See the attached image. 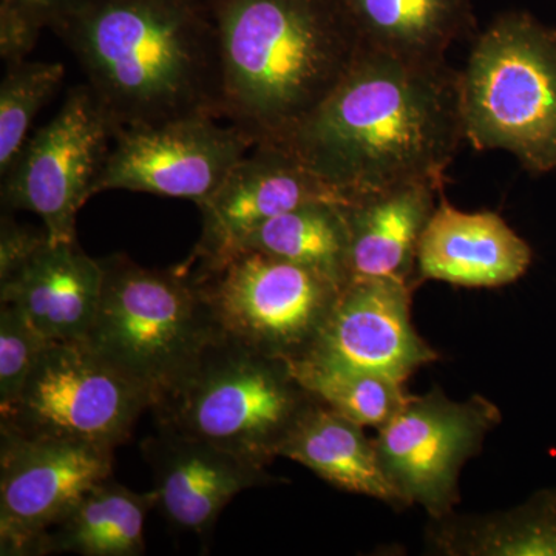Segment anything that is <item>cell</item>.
I'll return each instance as SVG.
<instances>
[{
  "label": "cell",
  "instance_id": "3957f363",
  "mask_svg": "<svg viewBox=\"0 0 556 556\" xmlns=\"http://www.w3.org/2000/svg\"><path fill=\"white\" fill-rule=\"evenodd\" d=\"M222 119L280 144L338 89L365 42L343 0H207Z\"/></svg>",
  "mask_w": 556,
  "mask_h": 556
},
{
  "label": "cell",
  "instance_id": "484cf974",
  "mask_svg": "<svg viewBox=\"0 0 556 556\" xmlns=\"http://www.w3.org/2000/svg\"><path fill=\"white\" fill-rule=\"evenodd\" d=\"M50 340L11 303L0 306V415L16 405Z\"/></svg>",
  "mask_w": 556,
  "mask_h": 556
},
{
  "label": "cell",
  "instance_id": "d6986e66",
  "mask_svg": "<svg viewBox=\"0 0 556 556\" xmlns=\"http://www.w3.org/2000/svg\"><path fill=\"white\" fill-rule=\"evenodd\" d=\"M278 456L309 468L336 489L407 507L380 464L364 427L314 399L288 431Z\"/></svg>",
  "mask_w": 556,
  "mask_h": 556
},
{
  "label": "cell",
  "instance_id": "d4e9b609",
  "mask_svg": "<svg viewBox=\"0 0 556 556\" xmlns=\"http://www.w3.org/2000/svg\"><path fill=\"white\" fill-rule=\"evenodd\" d=\"M62 62L17 61L5 64L0 84V175L20 155L40 110L64 84Z\"/></svg>",
  "mask_w": 556,
  "mask_h": 556
},
{
  "label": "cell",
  "instance_id": "4316f807",
  "mask_svg": "<svg viewBox=\"0 0 556 556\" xmlns=\"http://www.w3.org/2000/svg\"><path fill=\"white\" fill-rule=\"evenodd\" d=\"M50 240L46 229L28 228L3 214L0 222V281L17 273Z\"/></svg>",
  "mask_w": 556,
  "mask_h": 556
},
{
  "label": "cell",
  "instance_id": "2e32d148",
  "mask_svg": "<svg viewBox=\"0 0 556 556\" xmlns=\"http://www.w3.org/2000/svg\"><path fill=\"white\" fill-rule=\"evenodd\" d=\"M532 249L492 211L466 212L444 193L417 248L416 280L466 288H500L519 280Z\"/></svg>",
  "mask_w": 556,
  "mask_h": 556
},
{
  "label": "cell",
  "instance_id": "4fadbf2b",
  "mask_svg": "<svg viewBox=\"0 0 556 556\" xmlns=\"http://www.w3.org/2000/svg\"><path fill=\"white\" fill-rule=\"evenodd\" d=\"M415 289V283L394 278L348 281L306 357L372 372L405 386L417 369L439 358L438 351L413 327Z\"/></svg>",
  "mask_w": 556,
  "mask_h": 556
},
{
  "label": "cell",
  "instance_id": "277c9868",
  "mask_svg": "<svg viewBox=\"0 0 556 556\" xmlns=\"http://www.w3.org/2000/svg\"><path fill=\"white\" fill-rule=\"evenodd\" d=\"M100 262V308L86 342L160 407L223 334L186 266L150 269L124 254Z\"/></svg>",
  "mask_w": 556,
  "mask_h": 556
},
{
  "label": "cell",
  "instance_id": "7402d4cb",
  "mask_svg": "<svg viewBox=\"0 0 556 556\" xmlns=\"http://www.w3.org/2000/svg\"><path fill=\"white\" fill-rule=\"evenodd\" d=\"M430 538L442 555L556 556V492L485 517L433 519Z\"/></svg>",
  "mask_w": 556,
  "mask_h": 556
},
{
  "label": "cell",
  "instance_id": "8992f818",
  "mask_svg": "<svg viewBox=\"0 0 556 556\" xmlns=\"http://www.w3.org/2000/svg\"><path fill=\"white\" fill-rule=\"evenodd\" d=\"M313 401L289 362L219 336L153 413L159 426L266 467Z\"/></svg>",
  "mask_w": 556,
  "mask_h": 556
},
{
  "label": "cell",
  "instance_id": "8fae6325",
  "mask_svg": "<svg viewBox=\"0 0 556 556\" xmlns=\"http://www.w3.org/2000/svg\"><path fill=\"white\" fill-rule=\"evenodd\" d=\"M189 116L116 131L94 195L129 190L206 203L229 172L257 146L233 124Z\"/></svg>",
  "mask_w": 556,
  "mask_h": 556
},
{
  "label": "cell",
  "instance_id": "5bb4252c",
  "mask_svg": "<svg viewBox=\"0 0 556 556\" xmlns=\"http://www.w3.org/2000/svg\"><path fill=\"white\" fill-rule=\"evenodd\" d=\"M320 201L350 203L291 150L273 142L254 146L214 195L201 204L203 228L189 262L223 257L268 219Z\"/></svg>",
  "mask_w": 556,
  "mask_h": 556
},
{
  "label": "cell",
  "instance_id": "9c48e42d",
  "mask_svg": "<svg viewBox=\"0 0 556 556\" xmlns=\"http://www.w3.org/2000/svg\"><path fill=\"white\" fill-rule=\"evenodd\" d=\"M115 134L90 87H73L2 175L3 207L38 215L51 244L73 243L76 217L94 195Z\"/></svg>",
  "mask_w": 556,
  "mask_h": 556
},
{
  "label": "cell",
  "instance_id": "44dd1931",
  "mask_svg": "<svg viewBox=\"0 0 556 556\" xmlns=\"http://www.w3.org/2000/svg\"><path fill=\"white\" fill-rule=\"evenodd\" d=\"M156 507L155 492L138 493L105 479L89 490L67 517L43 538L40 555H144V525Z\"/></svg>",
  "mask_w": 556,
  "mask_h": 556
},
{
  "label": "cell",
  "instance_id": "e0dca14e",
  "mask_svg": "<svg viewBox=\"0 0 556 556\" xmlns=\"http://www.w3.org/2000/svg\"><path fill=\"white\" fill-rule=\"evenodd\" d=\"M101 289V262L87 255L78 241L47 243L0 281V303L24 311L50 342L86 340L100 308Z\"/></svg>",
  "mask_w": 556,
  "mask_h": 556
},
{
  "label": "cell",
  "instance_id": "ffe728a7",
  "mask_svg": "<svg viewBox=\"0 0 556 556\" xmlns=\"http://www.w3.org/2000/svg\"><path fill=\"white\" fill-rule=\"evenodd\" d=\"M369 49L422 64L445 62L477 28L473 0H343Z\"/></svg>",
  "mask_w": 556,
  "mask_h": 556
},
{
  "label": "cell",
  "instance_id": "30bf717a",
  "mask_svg": "<svg viewBox=\"0 0 556 556\" xmlns=\"http://www.w3.org/2000/svg\"><path fill=\"white\" fill-rule=\"evenodd\" d=\"M500 422V409L479 394L456 402L433 390L409 394L375 442L383 471L405 504H419L441 519L459 503L460 470Z\"/></svg>",
  "mask_w": 556,
  "mask_h": 556
},
{
  "label": "cell",
  "instance_id": "52a82bcc",
  "mask_svg": "<svg viewBox=\"0 0 556 556\" xmlns=\"http://www.w3.org/2000/svg\"><path fill=\"white\" fill-rule=\"evenodd\" d=\"M188 269L223 336L287 362L313 351L343 289L321 274L252 249Z\"/></svg>",
  "mask_w": 556,
  "mask_h": 556
},
{
  "label": "cell",
  "instance_id": "9a60e30c",
  "mask_svg": "<svg viewBox=\"0 0 556 556\" xmlns=\"http://www.w3.org/2000/svg\"><path fill=\"white\" fill-rule=\"evenodd\" d=\"M156 507L170 525L207 536L233 496L274 481L266 467L167 426L142 442Z\"/></svg>",
  "mask_w": 556,
  "mask_h": 556
},
{
  "label": "cell",
  "instance_id": "ba28073f",
  "mask_svg": "<svg viewBox=\"0 0 556 556\" xmlns=\"http://www.w3.org/2000/svg\"><path fill=\"white\" fill-rule=\"evenodd\" d=\"M148 397L86 342H50L0 431L118 447Z\"/></svg>",
  "mask_w": 556,
  "mask_h": 556
},
{
  "label": "cell",
  "instance_id": "5b68a950",
  "mask_svg": "<svg viewBox=\"0 0 556 556\" xmlns=\"http://www.w3.org/2000/svg\"><path fill=\"white\" fill-rule=\"evenodd\" d=\"M459 105L471 148L556 170V31L527 11L496 16L459 72Z\"/></svg>",
  "mask_w": 556,
  "mask_h": 556
},
{
  "label": "cell",
  "instance_id": "83f0119b",
  "mask_svg": "<svg viewBox=\"0 0 556 556\" xmlns=\"http://www.w3.org/2000/svg\"><path fill=\"white\" fill-rule=\"evenodd\" d=\"M84 0H0V16L24 22L36 35L54 31Z\"/></svg>",
  "mask_w": 556,
  "mask_h": 556
},
{
  "label": "cell",
  "instance_id": "7a4b0ae2",
  "mask_svg": "<svg viewBox=\"0 0 556 556\" xmlns=\"http://www.w3.org/2000/svg\"><path fill=\"white\" fill-rule=\"evenodd\" d=\"M53 33L116 131L189 116L222 119L207 0H84Z\"/></svg>",
  "mask_w": 556,
  "mask_h": 556
},
{
  "label": "cell",
  "instance_id": "cb8c5ba5",
  "mask_svg": "<svg viewBox=\"0 0 556 556\" xmlns=\"http://www.w3.org/2000/svg\"><path fill=\"white\" fill-rule=\"evenodd\" d=\"M289 367L311 396L364 428L379 430L409 397L402 383L320 358H299Z\"/></svg>",
  "mask_w": 556,
  "mask_h": 556
},
{
  "label": "cell",
  "instance_id": "603a6c76",
  "mask_svg": "<svg viewBox=\"0 0 556 556\" xmlns=\"http://www.w3.org/2000/svg\"><path fill=\"white\" fill-rule=\"evenodd\" d=\"M239 249H252L321 274L345 288L350 281V230L340 203H309L268 219Z\"/></svg>",
  "mask_w": 556,
  "mask_h": 556
},
{
  "label": "cell",
  "instance_id": "6da1fadb",
  "mask_svg": "<svg viewBox=\"0 0 556 556\" xmlns=\"http://www.w3.org/2000/svg\"><path fill=\"white\" fill-rule=\"evenodd\" d=\"M463 141L457 70L365 47L338 89L280 146L353 201L413 182L444 189Z\"/></svg>",
  "mask_w": 556,
  "mask_h": 556
},
{
  "label": "cell",
  "instance_id": "ac0fdd59",
  "mask_svg": "<svg viewBox=\"0 0 556 556\" xmlns=\"http://www.w3.org/2000/svg\"><path fill=\"white\" fill-rule=\"evenodd\" d=\"M441 192L438 186L413 182L343 204L350 230V281L394 278L417 287V248Z\"/></svg>",
  "mask_w": 556,
  "mask_h": 556
},
{
  "label": "cell",
  "instance_id": "7c38bea8",
  "mask_svg": "<svg viewBox=\"0 0 556 556\" xmlns=\"http://www.w3.org/2000/svg\"><path fill=\"white\" fill-rule=\"evenodd\" d=\"M112 448L2 431L0 554L40 555L47 533L112 478Z\"/></svg>",
  "mask_w": 556,
  "mask_h": 556
}]
</instances>
